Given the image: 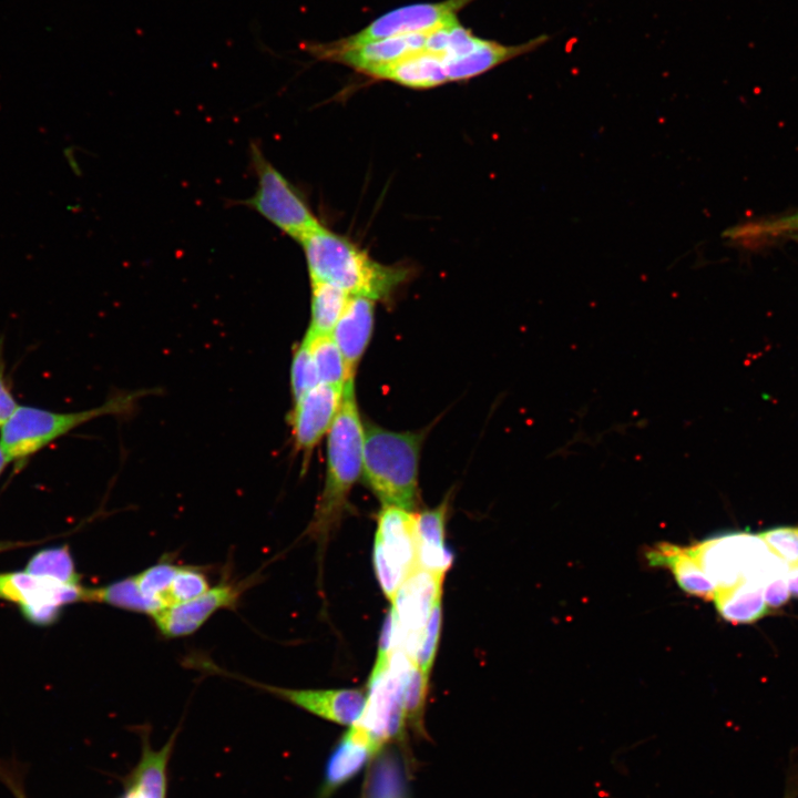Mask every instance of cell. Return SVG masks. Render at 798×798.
I'll return each instance as SVG.
<instances>
[{
	"label": "cell",
	"mask_w": 798,
	"mask_h": 798,
	"mask_svg": "<svg viewBox=\"0 0 798 798\" xmlns=\"http://www.w3.org/2000/svg\"><path fill=\"white\" fill-rule=\"evenodd\" d=\"M299 243L310 282L330 284L349 296L386 299L408 277L406 267L374 260L351 241L323 225Z\"/></svg>",
	"instance_id": "cell-1"
},
{
	"label": "cell",
	"mask_w": 798,
	"mask_h": 798,
	"mask_svg": "<svg viewBox=\"0 0 798 798\" xmlns=\"http://www.w3.org/2000/svg\"><path fill=\"white\" fill-rule=\"evenodd\" d=\"M364 433L354 383L345 388L340 409L328 431L327 471L310 532L326 538L339 521L351 488L362 473Z\"/></svg>",
	"instance_id": "cell-2"
},
{
	"label": "cell",
	"mask_w": 798,
	"mask_h": 798,
	"mask_svg": "<svg viewBox=\"0 0 798 798\" xmlns=\"http://www.w3.org/2000/svg\"><path fill=\"white\" fill-rule=\"evenodd\" d=\"M423 432L365 428L362 474L383 505L412 511L418 502V469Z\"/></svg>",
	"instance_id": "cell-3"
},
{
	"label": "cell",
	"mask_w": 798,
	"mask_h": 798,
	"mask_svg": "<svg viewBox=\"0 0 798 798\" xmlns=\"http://www.w3.org/2000/svg\"><path fill=\"white\" fill-rule=\"evenodd\" d=\"M151 393L153 389L119 391L98 407L72 412L19 406L1 428L0 444L10 461L22 460L89 421L131 413L137 402Z\"/></svg>",
	"instance_id": "cell-4"
},
{
	"label": "cell",
	"mask_w": 798,
	"mask_h": 798,
	"mask_svg": "<svg viewBox=\"0 0 798 798\" xmlns=\"http://www.w3.org/2000/svg\"><path fill=\"white\" fill-rule=\"evenodd\" d=\"M413 663L398 647L392 651L388 666L372 668L364 712L352 726L359 728L379 751L385 744L400 740L403 735V688Z\"/></svg>",
	"instance_id": "cell-5"
},
{
	"label": "cell",
	"mask_w": 798,
	"mask_h": 798,
	"mask_svg": "<svg viewBox=\"0 0 798 798\" xmlns=\"http://www.w3.org/2000/svg\"><path fill=\"white\" fill-rule=\"evenodd\" d=\"M257 188L246 205L286 235L300 241L321 226L298 190L270 163L258 145H250Z\"/></svg>",
	"instance_id": "cell-6"
},
{
	"label": "cell",
	"mask_w": 798,
	"mask_h": 798,
	"mask_svg": "<svg viewBox=\"0 0 798 798\" xmlns=\"http://www.w3.org/2000/svg\"><path fill=\"white\" fill-rule=\"evenodd\" d=\"M372 561L380 587L391 601L403 581L419 567L415 513L393 505L382 507Z\"/></svg>",
	"instance_id": "cell-7"
},
{
	"label": "cell",
	"mask_w": 798,
	"mask_h": 798,
	"mask_svg": "<svg viewBox=\"0 0 798 798\" xmlns=\"http://www.w3.org/2000/svg\"><path fill=\"white\" fill-rule=\"evenodd\" d=\"M443 579L444 574L418 567L391 600L396 621L395 647H401L415 662L432 608L442 598Z\"/></svg>",
	"instance_id": "cell-8"
},
{
	"label": "cell",
	"mask_w": 798,
	"mask_h": 798,
	"mask_svg": "<svg viewBox=\"0 0 798 798\" xmlns=\"http://www.w3.org/2000/svg\"><path fill=\"white\" fill-rule=\"evenodd\" d=\"M472 1L444 0L400 7L378 17L357 33L330 44L336 48H351L396 35L429 33L458 21V12Z\"/></svg>",
	"instance_id": "cell-9"
},
{
	"label": "cell",
	"mask_w": 798,
	"mask_h": 798,
	"mask_svg": "<svg viewBox=\"0 0 798 798\" xmlns=\"http://www.w3.org/2000/svg\"><path fill=\"white\" fill-rule=\"evenodd\" d=\"M428 33L396 35L351 48L307 43L303 48L320 60L346 64L377 79L388 66L426 48Z\"/></svg>",
	"instance_id": "cell-10"
},
{
	"label": "cell",
	"mask_w": 798,
	"mask_h": 798,
	"mask_svg": "<svg viewBox=\"0 0 798 798\" xmlns=\"http://www.w3.org/2000/svg\"><path fill=\"white\" fill-rule=\"evenodd\" d=\"M252 584L222 581L200 596L164 607L151 615L160 633L167 638L193 634L217 611L234 608L243 593Z\"/></svg>",
	"instance_id": "cell-11"
},
{
	"label": "cell",
	"mask_w": 798,
	"mask_h": 798,
	"mask_svg": "<svg viewBox=\"0 0 798 798\" xmlns=\"http://www.w3.org/2000/svg\"><path fill=\"white\" fill-rule=\"evenodd\" d=\"M345 388L319 383L294 401L289 415L295 450L305 460L328 433L342 403Z\"/></svg>",
	"instance_id": "cell-12"
},
{
	"label": "cell",
	"mask_w": 798,
	"mask_h": 798,
	"mask_svg": "<svg viewBox=\"0 0 798 798\" xmlns=\"http://www.w3.org/2000/svg\"><path fill=\"white\" fill-rule=\"evenodd\" d=\"M236 678L321 718L345 726H352L359 719L367 702V693L356 688L296 689L266 685L239 676Z\"/></svg>",
	"instance_id": "cell-13"
},
{
	"label": "cell",
	"mask_w": 798,
	"mask_h": 798,
	"mask_svg": "<svg viewBox=\"0 0 798 798\" xmlns=\"http://www.w3.org/2000/svg\"><path fill=\"white\" fill-rule=\"evenodd\" d=\"M86 587L80 583H61L24 572L0 574V597L19 603L22 607L62 605L85 602Z\"/></svg>",
	"instance_id": "cell-14"
},
{
	"label": "cell",
	"mask_w": 798,
	"mask_h": 798,
	"mask_svg": "<svg viewBox=\"0 0 798 798\" xmlns=\"http://www.w3.org/2000/svg\"><path fill=\"white\" fill-rule=\"evenodd\" d=\"M548 41V34L538 35L515 45L480 38L475 47L466 55L442 61L448 82L478 76L507 61L536 50Z\"/></svg>",
	"instance_id": "cell-15"
},
{
	"label": "cell",
	"mask_w": 798,
	"mask_h": 798,
	"mask_svg": "<svg viewBox=\"0 0 798 798\" xmlns=\"http://www.w3.org/2000/svg\"><path fill=\"white\" fill-rule=\"evenodd\" d=\"M374 321L375 300L351 296L330 334L354 378L371 339Z\"/></svg>",
	"instance_id": "cell-16"
},
{
	"label": "cell",
	"mask_w": 798,
	"mask_h": 798,
	"mask_svg": "<svg viewBox=\"0 0 798 798\" xmlns=\"http://www.w3.org/2000/svg\"><path fill=\"white\" fill-rule=\"evenodd\" d=\"M379 750L356 726H350L328 757L319 798H328L356 776Z\"/></svg>",
	"instance_id": "cell-17"
},
{
	"label": "cell",
	"mask_w": 798,
	"mask_h": 798,
	"mask_svg": "<svg viewBox=\"0 0 798 798\" xmlns=\"http://www.w3.org/2000/svg\"><path fill=\"white\" fill-rule=\"evenodd\" d=\"M646 556L651 565L668 567L686 593L706 601L714 600L716 584L686 546L658 543L647 551Z\"/></svg>",
	"instance_id": "cell-18"
},
{
	"label": "cell",
	"mask_w": 798,
	"mask_h": 798,
	"mask_svg": "<svg viewBox=\"0 0 798 798\" xmlns=\"http://www.w3.org/2000/svg\"><path fill=\"white\" fill-rule=\"evenodd\" d=\"M764 582L746 577L733 585L718 587L714 602L719 615L734 624L754 623L769 612L764 597Z\"/></svg>",
	"instance_id": "cell-19"
},
{
	"label": "cell",
	"mask_w": 798,
	"mask_h": 798,
	"mask_svg": "<svg viewBox=\"0 0 798 798\" xmlns=\"http://www.w3.org/2000/svg\"><path fill=\"white\" fill-rule=\"evenodd\" d=\"M448 498L437 508L416 514L418 535V566L444 574L452 564V554L444 545Z\"/></svg>",
	"instance_id": "cell-20"
},
{
	"label": "cell",
	"mask_w": 798,
	"mask_h": 798,
	"mask_svg": "<svg viewBox=\"0 0 798 798\" xmlns=\"http://www.w3.org/2000/svg\"><path fill=\"white\" fill-rule=\"evenodd\" d=\"M377 79L410 89H431L448 82L441 57L426 49L388 66Z\"/></svg>",
	"instance_id": "cell-21"
},
{
	"label": "cell",
	"mask_w": 798,
	"mask_h": 798,
	"mask_svg": "<svg viewBox=\"0 0 798 798\" xmlns=\"http://www.w3.org/2000/svg\"><path fill=\"white\" fill-rule=\"evenodd\" d=\"M725 235L744 246L758 247L775 239L798 236V209L735 225Z\"/></svg>",
	"instance_id": "cell-22"
},
{
	"label": "cell",
	"mask_w": 798,
	"mask_h": 798,
	"mask_svg": "<svg viewBox=\"0 0 798 798\" xmlns=\"http://www.w3.org/2000/svg\"><path fill=\"white\" fill-rule=\"evenodd\" d=\"M310 352L319 383L346 388L354 383L345 358L331 335H306L303 340Z\"/></svg>",
	"instance_id": "cell-23"
},
{
	"label": "cell",
	"mask_w": 798,
	"mask_h": 798,
	"mask_svg": "<svg viewBox=\"0 0 798 798\" xmlns=\"http://www.w3.org/2000/svg\"><path fill=\"white\" fill-rule=\"evenodd\" d=\"M310 284V324L306 335H329L351 296L327 283Z\"/></svg>",
	"instance_id": "cell-24"
},
{
	"label": "cell",
	"mask_w": 798,
	"mask_h": 798,
	"mask_svg": "<svg viewBox=\"0 0 798 798\" xmlns=\"http://www.w3.org/2000/svg\"><path fill=\"white\" fill-rule=\"evenodd\" d=\"M172 740L161 750H153L145 746L141 763L133 774L130 790L135 798H165L166 766Z\"/></svg>",
	"instance_id": "cell-25"
},
{
	"label": "cell",
	"mask_w": 798,
	"mask_h": 798,
	"mask_svg": "<svg viewBox=\"0 0 798 798\" xmlns=\"http://www.w3.org/2000/svg\"><path fill=\"white\" fill-rule=\"evenodd\" d=\"M85 602L105 603L125 611L149 615L153 613L151 604L141 594L133 575L101 587L86 589Z\"/></svg>",
	"instance_id": "cell-26"
},
{
	"label": "cell",
	"mask_w": 798,
	"mask_h": 798,
	"mask_svg": "<svg viewBox=\"0 0 798 798\" xmlns=\"http://www.w3.org/2000/svg\"><path fill=\"white\" fill-rule=\"evenodd\" d=\"M25 572L61 583H79L72 556L65 546L38 552L27 564Z\"/></svg>",
	"instance_id": "cell-27"
},
{
	"label": "cell",
	"mask_w": 798,
	"mask_h": 798,
	"mask_svg": "<svg viewBox=\"0 0 798 798\" xmlns=\"http://www.w3.org/2000/svg\"><path fill=\"white\" fill-rule=\"evenodd\" d=\"M178 566L165 560L133 575L141 594L151 604L153 613L168 606V590Z\"/></svg>",
	"instance_id": "cell-28"
},
{
	"label": "cell",
	"mask_w": 798,
	"mask_h": 798,
	"mask_svg": "<svg viewBox=\"0 0 798 798\" xmlns=\"http://www.w3.org/2000/svg\"><path fill=\"white\" fill-rule=\"evenodd\" d=\"M429 677L426 676L416 663L412 664L406 678L403 688V713L406 725L417 735L424 736V709L428 693Z\"/></svg>",
	"instance_id": "cell-29"
},
{
	"label": "cell",
	"mask_w": 798,
	"mask_h": 798,
	"mask_svg": "<svg viewBox=\"0 0 798 798\" xmlns=\"http://www.w3.org/2000/svg\"><path fill=\"white\" fill-rule=\"evenodd\" d=\"M209 587L200 567L180 565L168 590V606L195 598Z\"/></svg>",
	"instance_id": "cell-30"
},
{
	"label": "cell",
	"mask_w": 798,
	"mask_h": 798,
	"mask_svg": "<svg viewBox=\"0 0 798 798\" xmlns=\"http://www.w3.org/2000/svg\"><path fill=\"white\" fill-rule=\"evenodd\" d=\"M770 552L787 565L798 563V525H778L757 533Z\"/></svg>",
	"instance_id": "cell-31"
},
{
	"label": "cell",
	"mask_w": 798,
	"mask_h": 798,
	"mask_svg": "<svg viewBox=\"0 0 798 798\" xmlns=\"http://www.w3.org/2000/svg\"><path fill=\"white\" fill-rule=\"evenodd\" d=\"M319 385L317 371L307 345L301 341L295 349L290 368L293 400L296 401Z\"/></svg>",
	"instance_id": "cell-32"
},
{
	"label": "cell",
	"mask_w": 798,
	"mask_h": 798,
	"mask_svg": "<svg viewBox=\"0 0 798 798\" xmlns=\"http://www.w3.org/2000/svg\"><path fill=\"white\" fill-rule=\"evenodd\" d=\"M442 624V606L439 600L428 620L423 638L416 656V664L429 677L436 658Z\"/></svg>",
	"instance_id": "cell-33"
},
{
	"label": "cell",
	"mask_w": 798,
	"mask_h": 798,
	"mask_svg": "<svg viewBox=\"0 0 798 798\" xmlns=\"http://www.w3.org/2000/svg\"><path fill=\"white\" fill-rule=\"evenodd\" d=\"M787 569L780 567L776 570L764 582V597L768 607H779L786 604L791 596L787 581Z\"/></svg>",
	"instance_id": "cell-34"
},
{
	"label": "cell",
	"mask_w": 798,
	"mask_h": 798,
	"mask_svg": "<svg viewBox=\"0 0 798 798\" xmlns=\"http://www.w3.org/2000/svg\"><path fill=\"white\" fill-rule=\"evenodd\" d=\"M4 377V362L0 354V428H2L18 409Z\"/></svg>",
	"instance_id": "cell-35"
},
{
	"label": "cell",
	"mask_w": 798,
	"mask_h": 798,
	"mask_svg": "<svg viewBox=\"0 0 798 798\" xmlns=\"http://www.w3.org/2000/svg\"><path fill=\"white\" fill-rule=\"evenodd\" d=\"M782 798H798V748L790 754Z\"/></svg>",
	"instance_id": "cell-36"
},
{
	"label": "cell",
	"mask_w": 798,
	"mask_h": 798,
	"mask_svg": "<svg viewBox=\"0 0 798 798\" xmlns=\"http://www.w3.org/2000/svg\"><path fill=\"white\" fill-rule=\"evenodd\" d=\"M787 581L790 595L798 597V563L788 565Z\"/></svg>",
	"instance_id": "cell-37"
},
{
	"label": "cell",
	"mask_w": 798,
	"mask_h": 798,
	"mask_svg": "<svg viewBox=\"0 0 798 798\" xmlns=\"http://www.w3.org/2000/svg\"><path fill=\"white\" fill-rule=\"evenodd\" d=\"M0 776L11 788V790L13 791V794L17 798H25L24 794L22 792V788L19 786L17 779L13 776H11L9 770L0 767Z\"/></svg>",
	"instance_id": "cell-38"
},
{
	"label": "cell",
	"mask_w": 798,
	"mask_h": 798,
	"mask_svg": "<svg viewBox=\"0 0 798 798\" xmlns=\"http://www.w3.org/2000/svg\"><path fill=\"white\" fill-rule=\"evenodd\" d=\"M9 462H10V459L8 458L3 448L0 444V474Z\"/></svg>",
	"instance_id": "cell-39"
},
{
	"label": "cell",
	"mask_w": 798,
	"mask_h": 798,
	"mask_svg": "<svg viewBox=\"0 0 798 798\" xmlns=\"http://www.w3.org/2000/svg\"><path fill=\"white\" fill-rule=\"evenodd\" d=\"M125 798H135V796L133 795L132 791H129L127 795L125 796Z\"/></svg>",
	"instance_id": "cell-40"
}]
</instances>
